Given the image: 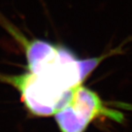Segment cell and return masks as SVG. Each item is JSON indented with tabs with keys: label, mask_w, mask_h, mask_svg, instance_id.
<instances>
[{
	"label": "cell",
	"mask_w": 132,
	"mask_h": 132,
	"mask_svg": "<svg viewBox=\"0 0 132 132\" xmlns=\"http://www.w3.org/2000/svg\"><path fill=\"white\" fill-rule=\"evenodd\" d=\"M105 57L79 59L65 46L41 39L26 59L27 70L49 78L67 91H74Z\"/></svg>",
	"instance_id": "1"
},
{
	"label": "cell",
	"mask_w": 132,
	"mask_h": 132,
	"mask_svg": "<svg viewBox=\"0 0 132 132\" xmlns=\"http://www.w3.org/2000/svg\"><path fill=\"white\" fill-rule=\"evenodd\" d=\"M0 80L18 90L21 100L33 116L55 115L68 103L74 91H67L44 76L31 72L18 75H0Z\"/></svg>",
	"instance_id": "2"
},
{
	"label": "cell",
	"mask_w": 132,
	"mask_h": 132,
	"mask_svg": "<svg viewBox=\"0 0 132 132\" xmlns=\"http://www.w3.org/2000/svg\"><path fill=\"white\" fill-rule=\"evenodd\" d=\"M105 116L122 122L123 114L106 107L97 93L82 85L72 93L68 103L55 114V120L61 132H85L96 118Z\"/></svg>",
	"instance_id": "3"
}]
</instances>
